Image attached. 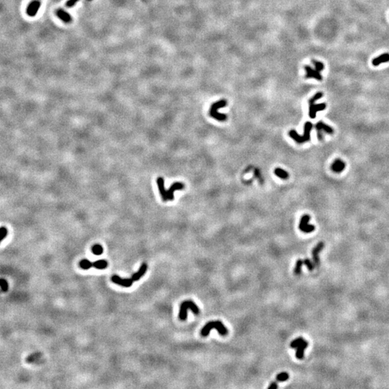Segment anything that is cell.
Instances as JSON below:
<instances>
[{"label":"cell","mask_w":389,"mask_h":389,"mask_svg":"<svg viewBox=\"0 0 389 389\" xmlns=\"http://www.w3.org/2000/svg\"><path fill=\"white\" fill-rule=\"evenodd\" d=\"M157 184H158L159 190L163 201L173 200L174 198V192L176 190H181L184 189V184L181 182H174L171 185L168 190H166L164 188V180L162 177H159L157 179Z\"/></svg>","instance_id":"cell-1"},{"label":"cell","mask_w":389,"mask_h":389,"mask_svg":"<svg viewBox=\"0 0 389 389\" xmlns=\"http://www.w3.org/2000/svg\"><path fill=\"white\" fill-rule=\"evenodd\" d=\"M212 329H217L218 332L221 335H222V336H226V335H227L228 333H229L227 328L223 324V323L221 322V321H213L208 322L205 326H203V328L200 331L201 336L207 337L208 335L210 334L211 330Z\"/></svg>","instance_id":"cell-2"},{"label":"cell","mask_w":389,"mask_h":389,"mask_svg":"<svg viewBox=\"0 0 389 389\" xmlns=\"http://www.w3.org/2000/svg\"><path fill=\"white\" fill-rule=\"evenodd\" d=\"M313 128V124L311 122H306L304 125V132L302 135H300L295 130H291L289 131V135L298 144H303L307 142L311 139V129Z\"/></svg>","instance_id":"cell-3"},{"label":"cell","mask_w":389,"mask_h":389,"mask_svg":"<svg viewBox=\"0 0 389 389\" xmlns=\"http://www.w3.org/2000/svg\"><path fill=\"white\" fill-rule=\"evenodd\" d=\"M323 97V94L321 92H318L313 96L312 98L310 99L309 100V116L310 118L314 119L316 116V113L318 111H321L326 109V104L325 103H320V104H315V102L317 101L320 98Z\"/></svg>","instance_id":"cell-4"},{"label":"cell","mask_w":389,"mask_h":389,"mask_svg":"<svg viewBox=\"0 0 389 389\" xmlns=\"http://www.w3.org/2000/svg\"><path fill=\"white\" fill-rule=\"evenodd\" d=\"M190 309L195 315L200 313V309L198 306L194 303L193 301H183L180 305L179 308V318L181 321H185L187 317V310Z\"/></svg>","instance_id":"cell-5"},{"label":"cell","mask_w":389,"mask_h":389,"mask_svg":"<svg viewBox=\"0 0 389 389\" xmlns=\"http://www.w3.org/2000/svg\"><path fill=\"white\" fill-rule=\"evenodd\" d=\"M227 104L226 100H221L220 101L216 102L211 105L210 110V115L212 118H215L216 120H219V121H224L227 118V115L225 114H221L218 113V110L221 108L225 107Z\"/></svg>","instance_id":"cell-6"},{"label":"cell","mask_w":389,"mask_h":389,"mask_svg":"<svg viewBox=\"0 0 389 389\" xmlns=\"http://www.w3.org/2000/svg\"><path fill=\"white\" fill-rule=\"evenodd\" d=\"M315 128H316V132H317V137L318 140L320 141L323 140L325 133L332 134L334 133L333 128L331 126L326 125V123L321 121H319L316 123Z\"/></svg>","instance_id":"cell-7"},{"label":"cell","mask_w":389,"mask_h":389,"mask_svg":"<svg viewBox=\"0 0 389 389\" xmlns=\"http://www.w3.org/2000/svg\"><path fill=\"white\" fill-rule=\"evenodd\" d=\"M310 220L309 215H303L301 217V221L299 224V229L303 232L308 234V233L312 232L315 230V226L313 225H310L308 224V221Z\"/></svg>","instance_id":"cell-8"},{"label":"cell","mask_w":389,"mask_h":389,"mask_svg":"<svg viewBox=\"0 0 389 389\" xmlns=\"http://www.w3.org/2000/svg\"><path fill=\"white\" fill-rule=\"evenodd\" d=\"M41 6V2L39 1V0H34V1H32L29 4H28V7H27V14L30 17H35L38 13V10H39L40 7Z\"/></svg>","instance_id":"cell-9"},{"label":"cell","mask_w":389,"mask_h":389,"mask_svg":"<svg viewBox=\"0 0 389 389\" xmlns=\"http://www.w3.org/2000/svg\"><path fill=\"white\" fill-rule=\"evenodd\" d=\"M324 248V243L319 242L315 246L312 250V256H313V261L314 263L315 266L318 267L320 265V258L318 256V254L321 252V250Z\"/></svg>","instance_id":"cell-10"},{"label":"cell","mask_w":389,"mask_h":389,"mask_svg":"<svg viewBox=\"0 0 389 389\" xmlns=\"http://www.w3.org/2000/svg\"><path fill=\"white\" fill-rule=\"evenodd\" d=\"M112 281L115 284L120 285V286L125 287V288H129L133 285V280L130 279H126V278H121L118 275H113L111 278Z\"/></svg>","instance_id":"cell-11"},{"label":"cell","mask_w":389,"mask_h":389,"mask_svg":"<svg viewBox=\"0 0 389 389\" xmlns=\"http://www.w3.org/2000/svg\"><path fill=\"white\" fill-rule=\"evenodd\" d=\"M305 70L306 71V77L307 79H310V78H313L316 79L318 80V81H321L323 79L322 76H321V74L320 72L317 71L316 69H313L311 66H305Z\"/></svg>","instance_id":"cell-12"},{"label":"cell","mask_w":389,"mask_h":389,"mask_svg":"<svg viewBox=\"0 0 389 389\" xmlns=\"http://www.w3.org/2000/svg\"><path fill=\"white\" fill-rule=\"evenodd\" d=\"M345 167H346V164H345L342 160L339 159H337L331 164V169L335 173H341L342 172H343Z\"/></svg>","instance_id":"cell-13"},{"label":"cell","mask_w":389,"mask_h":389,"mask_svg":"<svg viewBox=\"0 0 389 389\" xmlns=\"http://www.w3.org/2000/svg\"><path fill=\"white\" fill-rule=\"evenodd\" d=\"M147 268H148L147 264H146V263H143V264H141V266L140 267L138 270L133 275V276L131 277V279L133 280V281L139 280H140L141 278L146 274V272L147 271Z\"/></svg>","instance_id":"cell-14"},{"label":"cell","mask_w":389,"mask_h":389,"mask_svg":"<svg viewBox=\"0 0 389 389\" xmlns=\"http://www.w3.org/2000/svg\"><path fill=\"white\" fill-rule=\"evenodd\" d=\"M56 15L63 23H70L72 22V17L70 14L62 9H59L56 11Z\"/></svg>","instance_id":"cell-15"},{"label":"cell","mask_w":389,"mask_h":389,"mask_svg":"<svg viewBox=\"0 0 389 389\" xmlns=\"http://www.w3.org/2000/svg\"><path fill=\"white\" fill-rule=\"evenodd\" d=\"M308 341L306 340H304L301 345L297 347V350H296V357L299 360H301V359L303 358L304 357V350L305 349L308 347Z\"/></svg>","instance_id":"cell-16"},{"label":"cell","mask_w":389,"mask_h":389,"mask_svg":"<svg viewBox=\"0 0 389 389\" xmlns=\"http://www.w3.org/2000/svg\"><path fill=\"white\" fill-rule=\"evenodd\" d=\"M389 61V53H383V54L380 55V56L377 57V58H374L372 61L373 64L374 66H378L380 65V63H385V62H388Z\"/></svg>","instance_id":"cell-17"},{"label":"cell","mask_w":389,"mask_h":389,"mask_svg":"<svg viewBox=\"0 0 389 389\" xmlns=\"http://www.w3.org/2000/svg\"><path fill=\"white\" fill-rule=\"evenodd\" d=\"M275 174L276 176H278V177H280V179H287L289 177V174L288 172H287L286 171H285L284 169H281V168H276L274 170Z\"/></svg>","instance_id":"cell-18"},{"label":"cell","mask_w":389,"mask_h":389,"mask_svg":"<svg viewBox=\"0 0 389 389\" xmlns=\"http://www.w3.org/2000/svg\"><path fill=\"white\" fill-rule=\"evenodd\" d=\"M93 267L98 270H104L108 267V262L106 260H104V259L95 261L93 262Z\"/></svg>","instance_id":"cell-19"},{"label":"cell","mask_w":389,"mask_h":389,"mask_svg":"<svg viewBox=\"0 0 389 389\" xmlns=\"http://www.w3.org/2000/svg\"><path fill=\"white\" fill-rule=\"evenodd\" d=\"M303 264V260L302 259H298L297 262L296 263V266H295L294 270H293V272L296 275H301V271H302V266Z\"/></svg>","instance_id":"cell-20"},{"label":"cell","mask_w":389,"mask_h":389,"mask_svg":"<svg viewBox=\"0 0 389 389\" xmlns=\"http://www.w3.org/2000/svg\"><path fill=\"white\" fill-rule=\"evenodd\" d=\"M79 266L83 270H89L92 267H93V262L88 260V259H82V261H80Z\"/></svg>","instance_id":"cell-21"},{"label":"cell","mask_w":389,"mask_h":389,"mask_svg":"<svg viewBox=\"0 0 389 389\" xmlns=\"http://www.w3.org/2000/svg\"><path fill=\"white\" fill-rule=\"evenodd\" d=\"M92 251L95 255H101L103 253V248L100 244H95L92 247Z\"/></svg>","instance_id":"cell-22"},{"label":"cell","mask_w":389,"mask_h":389,"mask_svg":"<svg viewBox=\"0 0 389 389\" xmlns=\"http://www.w3.org/2000/svg\"><path fill=\"white\" fill-rule=\"evenodd\" d=\"M288 378H289V374L286 372H283V373L278 374L276 376V380L279 382L286 381L287 380H288Z\"/></svg>","instance_id":"cell-23"},{"label":"cell","mask_w":389,"mask_h":389,"mask_svg":"<svg viewBox=\"0 0 389 389\" xmlns=\"http://www.w3.org/2000/svg\"><path fill=\"white\" fill-rule=\"evenodd\" d=\"M303 341H304V339H303V337H298L295 339L294 340H293L291 342L290 346H291V348H297Z\"/></svg>","instance_id":"cell-24"},{"label":"cell","mask_w":389,"mask_h":389,"mask_svg":"<svg viewBox=\"0 0 389 389\" xmlns=\"http://www.w3.org/2000/svg\"><path fill=\"white\" fill-rule=\"evenodd\" d=\"M303 264L307 267L308 270L310 271L313 270V269H314L315 267H316L315 266L314 263H313V262H311V259H308V258H306V259L303 260Z\"/></svg>","instance_id":"cell-25"},{"label":"cell","mask_w":389,"mask_h":389,"mask_svg":"<svg viewBox=\"0 0 389 389\" xmlns=\"http://www.w3.org/2000/svg\"><path fill=\"white\" fill-rule=\"evenodd\" d=\"M312 62L313 64H314L315 68H316V69L317 70V71L320 72L322 71V70H323V68H324V65H323V63H321V62L320 61H315V60H313Z\"/></svg>","instance_id":"cell-26"},{"label":"cell","mask_w":389,"mask_h":389,"mask_svg":"<svg viewBox=\"0 0 389 389\" xmlns=\"http://www.w3.org/2000/svg\"><path fill=\"white\" fill-rule=\"evenodd\" d=\"M1 289L2 292H7L8 290V283L4 279H1Z\"/></svg>","instance_id":"cell-27"},{"label":"cell","mask_w":389,"mask_h":389,"mask_svg":"<svg viewBox=\"0 0 389 389\" xmlns=\"http://www.w3.org/2000/svg\"><path fill=\"white\" fill-rule=\"evenodd\" d=\"M0 233H1V239H1V241H2L7 236L8 231L7 228L4 227V226H1V229H0Z\"/></svg>","instance_id":"cell-28"},{"label":"cell","mask_w":389,"mask_h":389,"mask_svg":"<svg viewBox=\"0 0 389 389\" xmlns=\"http://www.w3.org/2000/svg\"><path fill=\"white\" fill-rule=\"evenodd\" d=\"M79 1V0H68L66 3V6L68 8L72 7L74 6Z\"/></svg>","instance_id":"cell-29"},{"label":"cell","mask_w":389,"mask_h":389,"mask_svg":"<svg viewBox=\"0 0 389 389\" xmlns=\"http://www.w3.org/2000/svg\"><path fill=\"white\" fill-rule=\"evenodd\" d=\"M278 388V385L276 382H272V383L270 384L269 386H268V388L269 389H275Z\"/></svg>","instance_id":"cell-30"},{"label":"cell","mask_w":389,"mask_h":389,"mask_svg":"<svg viewBox=\"0 0 389 389\" xmlns=\"http://www.w3.org/2000/svg\"><path fill=\"white\" fill-rule=\"evenodd\" d=\"M88 1H92V0H88Z\"/></svg>","instance_id":"cell-31"}]
</instances>
